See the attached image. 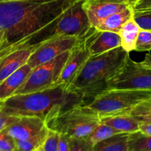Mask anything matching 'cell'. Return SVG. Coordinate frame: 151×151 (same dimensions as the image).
Listing matches in <instances>:
<instances>
[{"label": "cell", "mask_w": 151, "mask_h": 151, "mask_svg": "<svg viewBox=\"0 0 151 151\" xmlns=\"http://www.w3.org/2000/svg\"><path fill=\"white\" fill-rule=\"evenodd\" d=\"M132 7L134 10L137 11L151 9V0H140Z\"/></svg>", "instance_id": "30"}, {"label": "cell", "mask_w": 151, "mask_h": 151, "mask_svg": "<svg viewBox=\"0 0 151 151\" xmlns=\"http://www.w3.org/2000/svg\"><path fill=\"white\" fill-rule=\"evenodd\" d=\"M19 118L18 116H10L0 111V131L8 128L10 125L17 121Z\"/></svg>", "instance_id": "28"}, {"label": "cell", "mask_w": 151, "mask_h": 151, "mask_svg": "<svg viewBox=\"0 0 151 151\" xmlns=\"http://www.w3.org/2000/svg\"><path fill=\"white\" fill-rule=\"evenodd\" d=\"M134 19L141 29L151 31V9L134 10Z\"/></svg>", "instance_id": "24"}, {"label": "cell", "mask_w": 151, "mask_h": 151, "mask_svg": "<svg viewBox=\"0 0 151 151\" xmlns=\"http://www.w3.org/2000/svg\"><path fill=\"white\" fill-rule=\"evenodd\" d=\"M141 27L134 20V16L125 22L119 32L121 39V47L128 52L135 50L136 43Z\"/></svg>", "instance_id": "17"}, {"label": "cell", "mask_w": 151, "mask_h": 151, "mask_svg": "<svg viewBox=\"0 0 151 151\" xmlns=\"http://www.w3.org/2000/svg\"><path fill=\"white\" fill-rule=\"evenodd\" d=\"M128 151H151V136L140 131L130 134Z\"/></svg>", "instance_id": "21"}, {"label": "cell", "mask_w": 151, "mask_h": 151, "mask_svg": "<svg viewBox=\"0 0 151 151\" xmlns=\"http://www.w3.org/2000/svg\"><path fill=\"white\" fill-rule=\"evenodd\" d=\"M92 146L86 139H71L70 151H91Z\"/></svg>", "instance_id": "27"}, {"label": "cell", "mask_w": 151, "mask_h": 151, "mask_svg": "<svg viewBox=\"0 0 151 151\" xmlns=\"http://www.w3.org/2000/svg\"><path fill=\"white\" fill-rule=\"evenodd\" d=\"M76 36H63L48 40L35 49L29 58L27 63L32 69L47 63L62 53L72 50L78 42Z\"/></svg>", "instance_id": "9"}, {"label": "cell", "mask_w": 151, "mask_h": 151, "mask_svg": "<svg viewBox=\"0 0 151 151\" xmlns=\"http://www.w3.org/2000/svg\"><path fill=\"white\" fill-rule=\"evenodd\" d=\"M140 0H128V4H129L130 6H131V7H134V6Z\"/></svg>", "instance_id": "33"}, {"label": "cell", "mask_w": 151, "mask_h": 151, "mask_svg": "<svg viewBox=\"0 0 151 151\" xmlns=\"http://www.w3.org/2000/svg\"><path fill=\"white\" fill-rule=\"evenodd\" d=\"M100 122L111 126L121 133L132 134L139 131V122L131 114L100 117Z\"/></svg>", "instance_id": "16"}, {"label": "cell", "mask_w": 151, "mask_h": 151, "mask_svg": "<svg viewBox=\"0 0 151 151\" xmlns=\"http://www.w3.org/2000/svg\"><path fill=\"white\" fill-rule=\"evenodd\" d=\"M35 151H41V149H40V150H35Z\"/></svg>", "instance_id": "37"}, {"label": "cell", "mask_w": 151, "mask_h": 151, "mask_svg": "<svg viewBox=\"0 0 151 151\" xmlns=\"http://www.w3.org/2000/svg\"><path fill=\"white\" fill-rule=\"evenodd\" d=\"M83 1L81 0L74 4L54 22L24 40L13 51L24 48L35 49L45 41L58 37L81 38L88 33L92 26L83 7Z\"/></svg>", "instance_id": "3"}, {"label": "cell", "mask_w": 151, "mask_h": 151, "mask_svg": "<svg viewBox=\"0 0 151 151\" xmlns=\"http://www.w3.org/2000/svg\"><path fill=\"white\" fill-rule=\"evenodd\" d=\"M139 131L146 135L151 136V122H139Z\"/></svg>", "instance_id": "31"}, {"label": "cell", "mask_w": 151, "mask_h": 151, "mask_svg": "<svg viewBox=\"0 0 151 151\" xmlns=\"http://www.w3.org/2000/svg\"><path fill=\"white\" fill-rule=\"evenodd\" d=\"M1 40H2V33H1V32H0V45H1Z\"/></svg>", "instance_id": "34"}, {"label": "cell", "mask_w": 151, "mask_h": 151, "mask_svg": "<svg viewBox=\"0 0 151 151\" xmlns=\"http://www.w3.org/2000/svg\"><path fill=\"white\" fill-rule=\"evenodd\" d=\"M45 123L50 130L71 139H86L100 123V116L82 102L60 109Z\"/></svg>", "instance_id": "4"}, {"label": "cell", "mask_w": 151, "mask_h": 151, "mask_svg": "<svg viewBox=\"0 0 151 151\" xmlns=\"http://www.w3.org/2000/svg\"><path fill=\"white\" fill-rule=\"evenodd\" d=\"M49 128L44 127L38 134L26 140H15L19 151H35L40 150L48 134Z\"/></svg>", "instance_id": "19"}, {"label": "cell", "mask_w": 151, "mask_h": 151, "mask_svg": "<svg viewBox=\"0 0 151 151\" xmlns=\"http://www.w3.org/2000/svg\"><path fill=\"white\" fill-rule=\"evenodd\" d=\"M151 50V31L142 29L136 43L135 51L150 52Z\"/></svg>", "instance_id": "23"}, {"label": "cell", "mask_w": 151, "mask_h": 151, "mask_svg": "<svg viewBox=\"0 0 151 151\" xmlns=\"http://www.w3.org/2000/svg\"><path fill=\"white\" fill-rule=\"evenodd\" d=\"M131 115L139 122H151V98L137 105L132 110Z\"/></svg>", "instance_id": "22"}, {"label": "cell", "mask_w": 151, "mask_h": 151, "mask_svg": "<svg viewBox=\"0 0 151 151\" xmlns=\"http://www.w3.org/2000/svg\"><path fill=\"white\" fill-rule=\"evenodd\" d=\"M58 151H70V138L64 134H60Z\"/></svg>", "instance_id": "29"}, {"label": "cell", "mask_w": 151, "mask_h": 151, "mask_svg": "<svg viewBox=\"0 0 151 151\" xmlns=\"http://www.w3.org/2000/svg\"><path fill=\"white\" fill-rule=\"evenodd\" d=\"M150 98V90H109L99 94L86 105L100 117L130 115L137 105Z\"/></svg>", "instance_id": "5"}, {"label": "cell", "mask_w": 151, "mask_h": 151, "mask_svg": "<svg viewBox=\"0 0 151 151\" xmlns=\"http://www.w3.org/2000/svg\"><path fill=\"white\" fill-rule=\"evenodd\" d=\"M1 105H2V101H0V111H1Z\"/></svg>", "instance_id": "35"}, {"label": "cell", "mask_w": 151, "mask_h": 151, "mask_svg": "<svg viewBox=\"0 0 151 151\" xmlns=\"http://www.w3.org/2000/svg\"><path fill=\"white\" fill-rule=\"evenodd\" d=\"M17 150L16 141L7 132L5 129L0 131V151Z\"/></svg>", "instance_id": "26"}, {"label": "cell", "mask_w": 151, "mask_h": 151, "mask_svg": "<svg viewBox=\"0 0 151 151\" xmlns=\"http://www.w3.org/2000/svg\"><path fill=\"white\" fill-rule=\"evenodd\" d=\"M16 151H19V150H16Z\"/></svg>", "instance_id": "38"}, {"label": "cell", "mask_w": 151, "mask_h": 151, "mask_svg": "<svg viewBox=\"0 0 151 151\" xmlns=\"http://www.w3.org/2000/svg\"><path fill=\"white\" fill-rule=\"evenodd\" d=\"M143 66H146V67L150 68L151 69V54L150 53H147L145 55L144 60L142 62H140Z\"/></svg>", "instance_id": "32"}, {"label": "cell", "mask_w": 151, "mask_h": 151, "mask_svg": "<svg viewBox=\"0 0 151 151\" xmlns=\"http://www.w3.org/2000/svg\"><path fill=\"white\" fill-rule=\"evenodd\" d=\"M134 16V9L132 7H127L122 11L117 12L102 20L95 27L97 30L109 31L119 33V30L125 22Z\"/></svg>", "instance_id": "15"}, {"label": "cell", "mask_w": 151, "mask_h": 151, "mask_svg": "<svg viewBox=\"0 0 151 151\" xmlns=\"http://www.w3.org/2000/svg\"><path fill=\"white\" fill-rule=\"evenodd\" d=\"M118 134H121V132L111 126L100 122L98 126L87 137L86 140L92 147H94L100 142L104 141Z\"/></svg>", "instance_id": "20"}, {"label": "cell", "mask_w": 151, "mask_h": 151, "mask_svg": "<svg viewBox=\"0 0 151 151\" xmlns=\"http://www.w3.org/2000/svg\"><path fill=\"white\" fill-rule=\"evenodd\" d=\"M129 136L127 133L116 134L94 145L91 151H128Z\"/></svg>", "instance_id": "18"}, {"label": "cell", "mask_w": 151, "mask_h": 151, "mask_svg": "<svg viewBox=\"0 0 151 151\" xmlns=\"http://www.w3.org/2000/svg\"><path fill=\"white\" fill-rule=\"evenodd\" d=\"M60 134L49 129L48 134L44 142L41 151H58V143Z\"/></svg>", "instance_id": "25"}, {"label": "cell", "mask_w": 151, "mask_h": 151, "mask_svg": "<svg viewBox=\"0 0 151 151\" xmlns=\"http://www.w3.org/2000/svg\"><path fill=\"white\" fill-rule=\"evenodd\" d=\"M93 27H94L91 28L88 33L81 37L75 47L69 50V57L54 87L59 85H65L68 88L89 58L91 54L88 45L90 35Z\"/></svg>", "instance_id": "8"}, {"label": "cell", "mask_w": 151, "mask_h": 151, "mask_svg": "<svg viewBox=\"0 0 151 151\" xmlns=\"http://www.w3.org/2000/svg\"><path fill=\"white\" fill-rule=\"evenodd\" d=\"M69 55V51L32 69L14 94H29L53 88ZM13 94V95H14Z\"/></svg>", "instance_id": "7"}, {"label": "cell", "mask_w": 151, "mask_h": 151, "mask_svg": "<svg viewBox=\"0 0 151 151\" xmlns=\"http://www.w3.org/2000/svg\"><path fill=\"white\" fill-rule=\"evenodd\" d=\"M119 47H121L119 34L109 31H100L93 27L88 45L91 55L104 53Z\"/></svg>", "instance_id": "12"}, {"label": "cell", "mask_w": 151, "mask_h": 151, "mask_svg": "<svg viewBox=\"0 0 151 151\" xmlns=\"http://www.w3.org/2000/svg\"><path fill=\"white\" fill-rule=\"evenodd\" d=\"M109 90L151 91V69L128 55L122 66L108 80L106 91Z\"/></svg>", "instance_id": "6"}, {"label": "cell", "mask_w": 151, "mask_h": 151, "mask_svg": "<svg viewBox=\"0 0 151 151\" xmlns=\"http://www.w3.org/2000/svg\"><path fill=\"white\" fill-rule=\"evenodd\" d=\"M85 103L78 94L59 85L44 91L14 94L2 101L1 111L10 116H35L46 121L65 107Z\"/></svg>", "instance_id": "1"}, {"label": "cell", "mask_w": 151, "mask_h": 151, "mask_svg": "<svg viewBox=\"0 0 151 151\" xmlns=\"http://www.w3.org/2000/svg\"><path fill=\"white\" fill-rule=\"evenodd\" d=\"M130 7L128 0H83V7L91 25L95 27L102 20Z\"/></svg>", "instance_id": "10"}, {"label": "cell", "mask_w": 151, "mask_h": 151, "mask_svg": "<svg viewBox=\"0 0 151 151\" xmlns=\"http://www.w3.org/2000/svg\"><path fill=\"white\" fill-rule=\"evenodd\" d=\"M46 126L45 121L35 116H22L5 129L15 140H26L36 135Z\"/></svg>", "instance_id": "11"}, {"label": "cell", "mask_w": 151, "mask_h": 151, "mask_svg": "<svg viewBox=\"0 0 151 151\" xmlns=\"http://www.w3.org/2000/svg\"><path fill=\"white\" fill-rule=\"evenodd\" d=\"M129 55L122 47L91 55L68 90L82 97L86 103L107 89V81Z\"/></svg>", "instance_id": "2"}, {"label": "cell", "mask_w": 151, "mask_h": 151, "mask_svg": "<svg viewBox=\"0 0 151 151\" xmlns=\"http://www.w3.org/2000/svg\"></svg>", "instance_id": "39"}, {"label": "cell", "mask_w": 151, "mask_h": 151, "mask_svg": "<svg viewBox=\"0 0 151 151\" xmlns=\"http://www.w3.org/2000/svg\"><path fill=\"white\" fill-rule=\"evenodd\" d=\"M0 1H12V0H0Z\"/></svg>", "instance_id": "36"}, {"label": "cell", "mask_w": 151, "mask_h": 151, "mask_svg": "<svg viewBox=\"0 0 151 151\" xmlns=\"http://www.w3.org/2000/svg\"><path fill=\"white\" fill-rule=\"evenodd\" d=\"M28 63L13 72L0 83V101H4L11 97L23 84L32 71Z\"/></svg>", "instance_id": "14"}, {"label": "cell", "mask_w": 151, "mask_h": 151, "mask_svg": "<svg viewBox=\"0 0 151 151\" xmlns=\"http://www.w3.org/2000/svg\"><path fill=\"white\" fill-rule=\"evenodd\" d=\"M35 49L24 48L15 50L0 58V83L11 74L27 63Z\"/></svg>", "instance_id": "13"}]
</instances>
